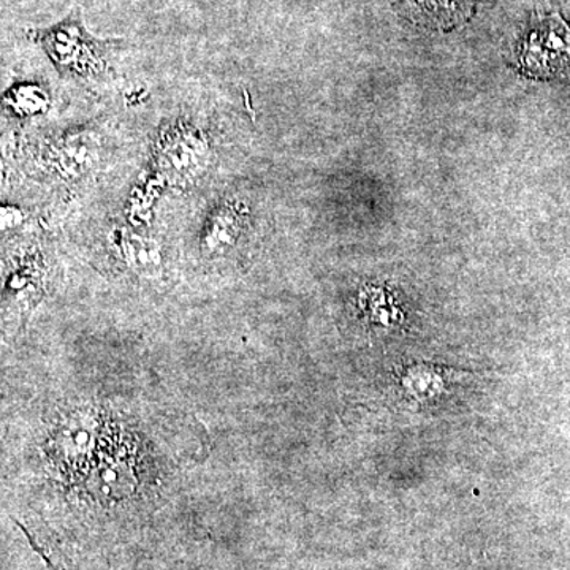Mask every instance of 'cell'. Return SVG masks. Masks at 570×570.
I'll return each mask as SVG.
<instances>
[{
  "instance_id": "cell-6",
  "label": "cell",
  "mask_w": 570,
  "mask_h": 570,
  "mask_svg": "<svg viewBox=\"0 0 570 570\" xmlns=\"http://www.w3.org/2000/svg\"><path fill=\"white\" fill-rule=\"evenodd\" d=\"M119 246H122V254L127 262H130L135 268H148L149 265L157 264V255L148 243H142L137 236L122 235L119 239Z\"/></svg>"
},
{
  "instance_id": "cell-5",
  "label": "cell",
  "mask_w": 570,
  "mask_h": 570,
  "mask_svg": "<svg viewBox=\"0 0 570 570\" xmlns=\"http://www.w3.org/2000/svg\"><path fill=\"white\" fill-rule=\"evenodd\" d=\"M7 104L17 115H37L47 110L48 96L39 89V86H17L7 97Z\"/></svg>"
},
{
  "instance_id": "cell-3",
  "label": "cell",
  "mask_w": 570,
  "mask_h": 570,
  "mask_svg": "<svg viewBox=\"0 0 570 570\" xmlns=\"http://www.w3.org/2000/svg\"><path fill=\"white\" fill-rule=\"evenodd\" d=\"M209 142L194 127H176L160 141L157 163L174 179H186L198 174L208 160Z\"/></svg>"
},
{
  "instance_id": "cell-2",
  "label": "cell",
  "mask_w": 570,
  "mask_h": 570,
  "mask_svg": "<svg viewBox=\"0 0 570 570\" xmlns=\"http://www.w3.org/2000/svg\"><path fill=\"white\" fill-rule=\"evenodd\" d=\"M570 62V29L561 18L550 17L524 40L521 63L531 75L547 77Z\"/></svg>"
},
{
  "instance_id": "cell-1",
  "label": "cell",
  "mask_w": 570,
  "mask_h": 570,
  "mask_svg": "<svg viewBox=\"0 0 570 570\" xmlns=\"http://www.w3.org/2000/svg\"><path fill=\"white\" fill-rule=\"evenodd\" d=\"M29 36L62 75L99 78L107 73L111 41L97 40L78 18H67L52 28L31 31Z\"/></svg>"
},
{
  "instance_id": "cell-4",
  "label": "cell",
  "mask_w": 570,
  "mask_h": 570,
  "mask_svg": "<svg viewBox=\"0 0 570 570\" xmlns=\"http://www.w3.org/2000/svg\"><path fill=\"white\" fill-rule=\"evenodd\" d=\"M245 228V216L234 206H220L205 228L204 245L212 254L235 245Z\"/></svg>"
}]
</instances>
